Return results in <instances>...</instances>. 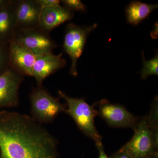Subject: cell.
Returning a JSON list of instances; mask_svg holds the SVG:
<instances>
[{
    "label": "cell",
    "mask_w": 158,
    "mask_h": 158,
    "mask_svg": "<svg viewBox=\"0 0 158 158\" xmlns=\"http://www.w3.org/2000/svg\"><path fill=\"white\" fill-rule=\"evenodd\" d=\"M58 144L31 116L0 111V158H58Z\"/></svg>",
    "instance_id": "6da1fadb"
},
{
    "label": "cell",
    "mask_w": 158,
    "mask_h": 158,
    "mask_svg": "<svg viewBox=\"0 0 158 158\" xmlns=\"http://www.w3.org/2000/svg\"><path fill=\"white\" fill-rule=\"evenodd\" d=\"M132 138L120 150L131 158H151L158 155V115L139 118Z\"/></svg>",
    "instance_id": "7a4b0ae2"
},
{
    "label": "cell",
    "mask_w": 158,
    "mask_h": 158,
    "mask_svg": "<svg viewBox=\"0 0 158 158\" xmlns=\"http://www.w3.org/2000/svg\"><path fill=\"white\" fill-rule=\"evenodd\" d=\"M59 97L66 102L65 112L73 119L82 133L95 142L102 140L94 123V118L98 115L95 109L97 102L90 105L84 98H74L61 90L58 91Z\"/></svg>",
    "instance_id": "3957f363"
},
{
    "label": "cell",
    "mask_w": 158,
    "mask_h": 158,
    "mask_svg": "<svg viewBox=\"0 0 158 158\" xmlns=\"http://www.w3.org/2000/svg\"><path fill=\"white\" fill-rule=\"evenodd\" d=\"M31 118L40 124L53 122L59 114L65 112L66 104L59 101L60 98L53 96L42 86L34 88L29 95Z\"/></svg>",
    "instance_id": "277c9868"
},
{
    "label": "cell",
    "mask_w": 158,
    "mask_h": 158,
    "mask_svg": "<svg viewBox=\"0 0 158 158\" xmlns=\"http://www.w3.org/2000/svg\"><path fill=\"white\" fill-rule=\"evenodd\" d=\"M97 27L96 23L90 26H79L70 23L65 27L63 48L71 60L70 73L73 76L77 75L78 60L84 51L88 35Z\"/></svg>",
    "instance_id": "5b68a950"
},
{
    "label": "cell",
    "mask_w": 158,
    "mask_h": 158,
    "mask_svg": "<svg viewBox=\"0 0 158 158\" xmlns=\"http://www.w3.org/2000/svg\"><path fill=\"white\" fill-rule=\"evenodd\" d=\"M12 40L25 47L36 56L52 52L58 47L50 33L40 27L18 30Z\"/></svg>",
    "instance_id": "8992f818"
},
{
    "label": "cell",
    "mask_w": 158,
    "mask_h": 158,
    "mask_svg": "<svg viewBox=\"0 0 158 158\" xmlns=\"http://www.w3.org/2000/svg\"><path fill=\"white\" fill-rule=\"evenodd\" d=\"M98 115L110 127L134 129L138 123L139 118L121 105L111 103L105 99L98 102Z\"/></svg>",
    "instance_id": "52a82bcc"
},
{
    "label": "cell",
    "mask_w": 158,
    "mask_h": 158,
    "mask_svg": "<svg viewBox=\"0 0 158 158\" xmlns=\"http://www.w3.org/2000/svg\"><path fill=\"white\" fill-rule=\"evenodd\" d=\"M24 77L10 67L0 73V109L18 106L19 89Z\"/></svg>",
    "instance_id": "ba28073f"
},
{
    "label": "cell",
    "mask_w": 158,
    "mask_h": 158,
    "mask_svg": "<svg viewBox=\"0 0 158 158\" xmlns=\"http://www.w3.org/2000/svg\"><path fill=\"white\" fill-rule=\"evenodd\" d=\"M37 56L14 40L9 44V67L23 75L32 77Z\"/></svg>",
    "instance_id": "9c48e42d"
},
{
    "label": "cell",
    "mask_w": 158,
    "mask_h": 158,
    "mask_svg": "<svg viewBox=\"0 0 158 158\" xmlns=\"http://www.w3.org/2000/svg\"><path fill=\"white\" fill-rule=\"evenodd\" d=\"M62 55V53L56 55L49 52L37 56L32 77L36 80L37 86H42L46 78L65 67L66 61Z\"/></svg>",
    "instance_id": "30bf717a"
},
{
    "label": "cell",
    "mask_w": 158,
    "mask_h": 158,
    "mask_svg": "<svg viewBox=\"0 0 158 158\" xmlns=\"http://www.w3.org/2000/svg\"><path fill=\"white\" fill-rule=\"evenodd\" d=\"M18 30L39 27L41 7L36 0L15 1Z\"/></svg>",
    "instance_id": "8fae6325"
},
{
    "label": "cell",
    "mask_w": 158,
    "mask_h": 158,
    "mask_svg": "<svg viewBox=\"0 0 158 158\" xmlns=\"http://www.w3.org/2000/svg\"><path fill=\"white\" fill-rule=\"evenodd\" d=\"M74 12L59 6L41 8L39 27L50 33L51 31L73 18Z\"/></svg>",
    "instance_id": "7c38bea8"
},
{
    "label": "cell",
    "mask_w": 158,
    "mask_h": 158,
    "mask_svg": "<svg viewBox=\"0 0 158 158\" xmlns=\"http://www.w3.org/2000/svg\"><path fill=\"white\" fill-rule=\"evenodd\" d=\"M16 28L15 1L0 10V43L9 45L13 40Z\"/></svg>",
    "instance_id": "4fadbf2b"
},
{
    "label": "cell",
    "mask_w": 158,
    "mask_h": 158,
    "mask_svg": "<svg viewBox=\"0 0 158 158\" xmlns=\"http://www.w3.org/2000/svg\"><path fill=\"white\" fill-rule=\"evenodd\" d=\"M158 7L157 4L150 5L139 1L131 2L125 10L127 22L133 25H138Z\"/></svg>",
    "instance_id": "5bb4252c"
},
{
    "label": "cell",
    "mask_w": 158,
    "mask_h": 158,
    "mask_svg": "<svg viewBox=\"0 0 158 158\" xmlns=\"http://www.w3.org/2000/svg\"><path fill=\"white\" fill-rule=\"evenodd\" d=\"M143 68L141 71V78L145 80L152 75H158V55L157 53L155 56L149 60H147L144 58L143 52Z\"/></svg>",
    "instance_id": "9a60e30c"
},
{
    "label": "cell",
    "mask_w": 158,
    "mask_h": 158,
    "mask_svg": "<svg viewBox=\"0 0 158 158\" xmlns=\"http://www.w3.org/2000/svg\"><path fill=\"white\" fill-rule=\"evenodd\" d=\"M9 68V45L0 43V73Z\"/></svg>",
    "instance_id": "2e32d148"
},
{
    "label": "cell",
    "mask_w": 158,
    "mask_h": 158,
    "mask_svg": "<svg viewBox=\"0 0 158 158\" xmlns=\"http://www.w3.org/2000/svg\"><path fill=\"white\" fill-rule=\"evenodd\" d=\"M62 6L74 12H84L86 10V6L80 0H62L61 1Z\"/></svg>",
    "instance_id": "e0dca14e"
},
{
    "label": "cell",
    "mask_w": 158,
    "mask_h": 158,
    "mask_svg": "<svg viewBox=\"0 0 158 158\" xmlns=\"http://www.w3.org/2000/svg\"><path fill=\"white\" fill-rule=\"evenodd\" d=\"M41 8H49L61 5V1L59 0H36Z\"/></svg>",
    "instance_id": "ac0fdd59"
},
{
    "label": "cell",
    "mask_w": 158,
    "mask_h": 158,
    "mask_svg": "<svg viewBox=\"0 0 158 158\" xmlns=\"http://www.w3.org/2000/svg\"><path fill=\"white\" fill-rule=\"evenodd\" d=\"M95 144L98 151L99 158H110L106 154L104 148L102 143V140L95 142Z\"/></svg>",
    "instance_id": "d6986e66"
},
{
    "label": "cell",
    "mask_w": 158,
    "mask_h": 158,
    "mask_svg": "<svg viewBox=\"0 0 158 158\" xmlns=\"http://www.w3.org/2000/svg\"><path fill=\"white\" fill-rule=\"evenodd\" d=\"M110 158H131L127 154L119 149L113 154Z\"/></svg>",
    "instance_id": "ffe728a7"
},
{
    "label": "cell",
    "mask_w": 158,
    "mask_h": 158,
    "mask_svg": "<svg viewBox=\"0 0 158 158\" xmlns=\"http://www.w3.org/2000/svg\"><path fill=\"white\" fill-rule=\"evenodd\" d=\"M11 1V0H0V10L10 5Z\"/></svg>",
    "instance_id": "44dd1931"
},
{
    "label": "cell",
    "mask_w": 158,
    "mask_h": 158,
    "mask_svg": "<svg viewBox=\"0 0 158 158\" xmlns=\"http://www.w3.org/2000/svg\"><path fill=\"white\" fill-rule=\"evenodd\" d=\"M151 158H158V155L152 157Z\"/></svg>",
    "instance_id": "7402d4cb"
}]
</instances>
